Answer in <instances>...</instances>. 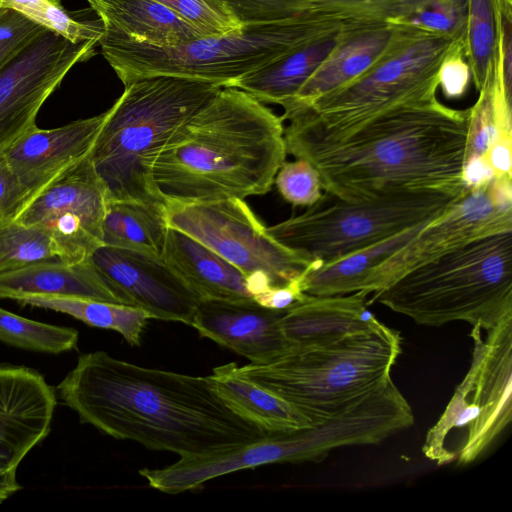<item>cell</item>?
<instances>
[{
	"label": "cell",
	"mask_w": 512,
	"mask_h": 512,
	"mask_svg": "<svg viewBox=\"0 0 512 512\" xmlns=\"http://www.w3.org/2000/svg\"><path fill=\"white\" fill-rule=\"evenodd\" d=\"M378 301L420 325L490 330L512 315V231L476 238L402 275Z\"/></svg>",
	"instance_id": "6"
},
{
	"label": "cell",
	"mask_w": 512,
	"mask_h": 512,
	"mask_svg": "<svg viewBox=\"0 0 512 512\" xmlns=\"http://www.w3.org/2000/svg\"><path fill=\"white\" fill-rule=\"evenodd\" d=\"M235 363L213 369L209 379L224 403L268 434L289 433L311 427L312 421L292 404L240 376Z\"/></svg>",
	"instance_id": "23"
},
{
	"label": "cell",
	"mask_w": 512,
	"mask_h": 512,
	"mask_svg": "<svg viewBox=\"0 0 512 512\" xmlns=\"http://www.w3.org/2000/svg\"><path fill=\"white\" fill-rule=\"evenodd\" d=\"M394 33L395 28L385 22L358 23L342 29L321 64L283 107V121L364 73L383 55Z\"/></svg>",
	"instance_id": "18"
},
{
	"label": "cell",
	"mask_w": 512,
	"mask_h": 512,
	"mask_svg": "<svg viewBox=\"0 0 512 512\" xmlns=\"http://www.w3.org/2000/svg\"><path fill=\"white\" fill-rule=\"evenodd\" d=\"M162 260L200 300H254L238 268L177 229L168 228Z\"/></svg>",
	"instance_id": "21"
},
{
	"label": "cell",
	"mask_w": 512,
	"mask_h": 512,
	"mask_svg": "<svg viewBox=\"0 0 512 512\" xmlns=\"http://www.w3.org/2000/svg\"><path fill=\"white\" fill-rule=\"evenodd\" d=\"M108 115L109 109L58 128L35 127L3 154L30 201L91 154Z\"/></svg>",
	"instance_id": "16"
},
{
	"label": "cell",
	"mask_w": 512,
	"mask_h": 512,
	"mask_svg": "<svg viewBox=\"0 0 512 512\" xmlns=\"http://www.w3.org/2000/svg\"><path fill=\"white\" fill-rule=\"evenodd\" d=\"M6 8V0H0V9Z\"/></svg>",
	"instance_id": "43"
},
{
	"label": "cell",
	"mask_w": 512,
	"mask_h": 512,
	"mask_svg": "<svg viewBox=\"0 0 512 512\" xmlns=\"http://www.w3.org/2000/svg\"><path fill=\"white\" fill-rule=\"evenodd\" d=\"M78 297L127 305L91 258L77 264L58 259L36 262L0 274V299L26 296Z\"/></svg>",
	"instance_id": "20"
},
{
	"label": "cell",
	"mask_w": 512,
	"mask_h": 512,
	"mask_svg": "<svg viewBox=\"0 0 512 512\" xmlns=\"http://www.w3.org/2000/svg\"><path fill=\"white\" fill-rule=\"evenodd\" d=\"M13 9L42 27L80 43L99 41L104 33L101 20H81L67 11L59 0H6Z\"/></svg>",
	"instance_id": "33"
},
{
	"label": "cell",
	"mask_w": 512,
	"mask_h": 512,
	"mask_svg": "<svg viewBox=\"0 0 512 512\" xmlns=\"http://www.w3.org/2000/svg\"><path fill=\"white\" fill-rule=\"evenodd\" d=\"M394 0H304V12L339 14L359 22H383L382 12Z\"/></svg>",
	"instance_id": "39"
},
{
	"label": "cell",
	"mask_w": 512,
	"mask_h": 512,
	"mask_svg": "<svg viewBox=\"0 0 512 512\" xmlns=\"http://www.w3.org/2000/svg\"><path fill=\"white\" fill-rule=\"evenodd\" d=\"M438 79L439 87L446 98L458 99L466 93L471 71L465 56L463 40L453 42L440 64Z\"/></svg>",
	"instance_id": "38"
},
{
	"label": "cell",
	"mask_w": 512,
	"mask_h": 512,
	"mask_svg": "<svg viewBox=\"0 0 512 512\" xmlns=\"http://www.w3.org/2000/svg\"><path fill=\"white\" fill-rule=\"evenodd\" d=\"M401 336L386 325L333 342L292 345L273 360L236 372L321 423L385 387L401 354Z\"/></svg>",
	"instance_id": "7"
},
{
	"label": "cell",
	"mask_w": 512,
	"mask_h": 512,
	"mask_svg": "<svg viewBox=\"0 0 512 512\" xmlns=\"http://www.w3.org/2000/svg\"><path fill=\"white\" fill-rule=\"evenodd\" d=\"M242 24L270 23L304 13V0H223Z\"/></svg>",
	"instance_id": "36"
},
{
	"label": "cell",
	"mask_w": 512,
	"mask_h": 512,
	"mask_svg": "<svg viewBox=\"0 0 512 512\" xmlns=\"http://www.w3.org/2000/svg\"><path fill=\"white\" fill-rule=\"evenodd\" d=\"M44 29L13 9H0V69Z\"/></svg>",
	"instance_id": "37"
},
{
	"label": "cell",
	"mask_w": 512,
	"mask_h": 512,
	"mask_svg": "<svg viewBox=\"0 0 512 512\" xmlns=\"http://www.w3.org/2000/svg\"><path fill=\"white\" fill-rule=\"evenodd\" d=\"M97 42L75 43L44 29L0 69V155L36 126L48 97Z\"/></svg>",
	"instance_id": "13"
},
{
	"label": "cell",
	"mask_w": 512,
	"mask_h": 512,
	"mask_svg": "<svg viewBox=\"0 0 512 512\" xmlns=\"http://www.w3.org/2000/svg\"><path fill=\"white\" fill-rule=\"evenodd\" d=\"M498 40L496 0H468L464 52L471 80L480 90L493 64Z\"/></svg>",
	"instance_id": "30"
},
{
	"label": "cell",
	"mask_w": 512,
	"mask_h": 512,
	"mask_svg": "<svg viewBox=\"0 0 512 512\" xmlns=\"http://www.w3.org/2000/svg\"><path fill=\"white\" fill-rule=\"evenodd\" d=\"M367 291L344 295L310 296L285 309L280 328L292 345L338 341L382 329L368 309Z\"/></svg>",
	"instance_id": "19"
},
{
	"label": "cell",
	"mask_w": 512,
	"mask_h": 512,
	"mask_svg": "<svg viewBox=\"0 0 512 512\" xmlns=\"http://www.w3.org/2000/svg\"><path fill=\"white\" fill-rule=\"evenodd\" d=\"M274 183L282 198L296 207H309L320 200L324 193L317 170L304 158L285 161Z\"/></svg>",
	"instance_id": "35"
},
{
	"label": "cell",
	"mask_w": 512,
	"mask_h": 512,
	"mask_svg": "<svg viewBox=\"0 0 512 512\" xmlns=\"http://www.w3.org/2000/svg\"><path fill=\"white\" fill-rule=\"evenodd\" d=\"M21 306L49 309L85 324L114 330L132 346H139L150 315L143 309L105 301L61 296H26L15 300Z\"/></svg>",
	"instance_id": "28"
},
{
	"label": "cell",
	"mask_w": 512,
	"mask_h": 512,
	"mask_svg": "<svg viewBox=\"0 0 512 512\" xmlns=\"http://www.w3.org/2000/svg\"><path fill=\"white\" fill-rule=\"evenodd\" d=\"M168 227L201 242L247 278L253 299L296 281L313 264L275 240L244 199L166 200Z\"/></svg>",
	"instance_id": "10"
},
{
	"label": "cell",
	"mask_w": 512,
	"mask_h": 512,
	"mask_svg": "<svg viewBox=\"0 0 512 512\" xmlns=\"http://www.w3.org/2000/svg\"><path fill=\"white\" fill-rule=\"evenodd\" d=\"M284 311L266 308L255 300H201L191 326L202 337L251 363L263 364L290 347L279 325Z\"/></svg>",
	"instance_id": "17"
},
{
	"label": "cell",
	"mask_w": 512,
	"mask_h": 512,
	"mask_svg": "<svg viewBox=\"0 0 512 512\" xmlns=\"http://www.w3.org/2000/svg\"><path fill=\"white\" fill-rule=\"evenodd\" d=\"M472 362L445 411L429 429L426 439L435 448L445 446L448 434L466 427L457 463L467 465L479 458L512 418V315L481 337L473 327Z\"/></svg>",
	"instance_id": "11"
},
{
	"label": "cell",
	"mask_w": 512,
	"mask_h": 512,
	"mask_svg": "<svg viewBox=\"0 0 512 512\" xmlns=\"http://www.w3.org/2000/svg\"><path fill=\"white\" fill-rule=\"evenodd\" d=\"M56 395L38 371L0 364V504L22 489L18 466L49 434Z\"/></svg>",
	"instance_id": "14"
},
{
	"label": "cell",
	"mask_w": 512,
	"mask_h": 512,
	"mask_svg": "<svg viewBox=\"0 0 512 512\" xmlns=\"http://www.w3.org/2000/svg\"><path fill=\"white\" fill-rule=\"evenodd\" d=\"M468 0H394L383 11L390 26L463 40Z\"/></svg>",
	"instance_id": "29"
},
{
	"label": "cell",
	"mask_w": 512,
	"mask_h": 512,
	"mask_svg": "<svg viewBox=\"0 0 512 512\" xmlns=\"http://www.w3.org/2000/svg\"><path fill=\"white\" fill-rule=\"evenodd\" d=\"M283 122L247 92L221 87L159 151L158 192L180 202L266 194L286 161Z\"/></svg>",
	"instance_id": "3"
},
{
	"label": "cell",
	"mask_w": 512,
	"mask_h": 512,
	"mask_svg": "<svg viewBox=\"0 0 512 512\" xmlns=\"http://www.w3.org/2000/svg\"><path fill=\"white\" fill-rule=\"evenodd\" d=\"M91 260L127 305L143 309L151 319L191 326L201 300L161 258L102 245Z\"/></svg>",
	"instance_id": "15"
},
{
	"label": "cell",
	"mask_w": 512,
	"mask_h": 512,
	"mask_svg": "<svg viewBox=\"0 0 512 512\" xmlns=\"http://www.w3.org/2000/svg\"><path fill=\"white\" fill-rule=\"evenodd\" d=\"M512 231V180L492 178L471 188L380 264L365 291L374 294L405 273L486 235Z\"/></svg>",
	"instance_id": "12"
},
{
	"label": "cell",
	"mask_w": 512,
	"mask_h": 512,
	"mask_svg": "<svg viewBox=\"0 0 512 512\" xmlns=\"http://www.w3.org/2000/svg\"><path fill=\"white\" fill-rule=\"evenodd\" d=\"M299 278L286 286L271 287L256 296L254 300L266 308L285 310L303 300L307 295L301 290Z\"/></svg>",
	"instance_id": "41"
},
{
	"label": "cell",
	"mask_w": 512,
	"mask_h": 512,
	"mask_svg": "<svg viewBox=\"0 0 512 512\" xmlns=\"http://www.w3.org/2000/svg\"><path fill=\"white\" fill-rule=\"evenodd\" d=\"M90 155L48 185L13 220L34 226L59 212L79 211L103 221L108 196Z\"/></svg>",
	"instance_id": "24"
},
{
	"label": "cell",
	"mask_w": 512,
	"mask_h": 512,
	"mask_svg": "<svg viewBox=\"0 0 512 512\" xmlns=\"http://www.w3.org/2000/svg\"><path fill=\"white\" fill-rule=\"evenodd\" d=\"M105 35L159 46L177 45L203 35L156 0H88Z\"/></svg>",
	"instance_id": "22"
},
{
	"label": "cell",
	"mask_w": 512,
	"mask_h": 512,
	"mask_svg": "<svg viewBox=\"0 0 512 512\" xmlns=\"http://www.w3.org/2000/svg\"><path fill=\"white\" fill-rule=\"evenodd\" d=\"M203 36L222 35L243 27L223 0H156Z\"/></svg>",
	"instance_id": "34"
},
{
	"label": "cell",
	"mask_w": 512,
	"mask_h": 512,
	"mask_svg": "<svg viewBox=\"0 0 512 512\" xmlns=\"http://www.w3.org/2000/svg\"><path fill=\"white\" fill-rule=\"evenodd\" d=\"M29 201L30 194L27 188L5 156L0 155V222L13 220Z\"/></svg>",
	"instance_id": "40"
},
{
	"label": "cell",
	"mask_w": 512,
	"mask_h": 512,
	"mask_svg": "<svg viewBox=\"0 0 512 512\" xmlns=\"http://www.w3.org/2000/svg\"><path fill=\"white\" fill-rule=\"evenodd\" d=\"M109 108L91 152L108 200L165 204L152 169L176 129L206 104L220 86L159 75L136 79Z\"/></svg>",
	"instance_id": "5"
},
{
	"label": "cell",
	"mask_w": 512,
	"mask_h": 512,
	"mask_svg": "<svg viewBox=\"0 0 512 512\" xmlns=\"http://www.w3.org/2000/svg\"><path fill=\"white\" fill-rule=\"evenodd\" d=\"M512 134L502 133L486 155L485 161L498 179L512 180L511 147Z\"/></svg>",
	"instance_id": "42"
},
{
	"label": "cell",
	"mask_w": 512,
	"mask_h": 512,
	"mask_svg": "<svg viewBox=\"0 0 512 512\" xmlns=\"http://www.w3.org/2000/svg\"><path fill=\"white\" fill-rule=\"evenodd\" d=\"M394 28L390 45L369 69L288 117L289 125L337 139L390 109L437 97L439 67L456 40Z\"/></svg>",
	"instance_id": "8"
},
{
	"label": "cell",
	"mask_w": 512,
	"mask_h": 512,
	"mask_svg": "<svg viewBox=\"0 0 512 512\" xmlns=\"http://www.w3.org/2000/svg\"><path fill=\"white\" fill-rule=\"evenodd\" d=\"M78 336L76 329L34 321L0 308V341L8 345L59 354L76 349Z\"/></svg>",
	"instance_id": "31"
},
{
	"label": "cell",
	"mask_w": 512,
	"mask_h": 512,
	"mask_svg": "<svg viewBox=\"0 0 512 512\" xmlns=\"http://www.w3.org/2000/svg\"><path fill=\"white\" fill-rule=\"evenodd\" d=\"M465 194L404 190L347 200L324 192L304 212L267 227V232L318 266L432 221Z\"/></svg>",
	"instance_id": "9"
},
{
	"label": "cell",
	"mask_w": 512,
	"mask_h": 512,
	"mask_svg": "<svg viewBox=\"0 0 512 512\" xmlns=\"http://www.w3.org/2000/svg\"><path fill=\"white\" fill-rule=\"evenodd\" d=\"M51 259L56 256L45 227L14 220L0 222V274Z\"/></svg>",
	"instance_id": "32"
},
{
	"label": "cell",
	"mask_w": 512,
	"mask_h": 512,
	"mask_svg": "<svg viewBox=\"0 0 512 512\" xmlns=\"http://www.w3.org/2000/svg\"><path fill=\"white\" fill-rule=\"evenodd\" d=\"M56 394L82 423L180 458L221 453L268 434L231 410L208 376L142 367L105 351L80 355Z\"/></svg>",
	"instance_id": "1"
},
{
	"label": "cell",
	"mask_w": 512,
	"mask_h": 512,
	"mask_svg": "<svg viewBox=\"0 0 512 512\" xmlns=\"http://www.w3.org/2000/svg\"><path fill=\"white\" fill-rule=\"evenodd\" d=\"M429 222L431 221L423 222L331 263L310 266L299 278L301 290L310 296H334L365 291L374 270Z\"/></svg>",
	"instance_id": "25"
},
{
	"label": "cell",
	"mask_w": 512,
	"mask_h": 512,
	"mask_svg": "<svg viewBox=\"0 0 512 512\" xmlns=\"http://www.w3.org/2000/svg\"><path fill=\"white\" fill-rule=\"evenodd\" d=\"M354 24L328 13L304 12L277 22L244 24L233 32L177 45H152L105 34L99 45L124 85L168 75L228 87L298 47Z\"/></svg>",
	"instance_id": "4"
},
{
	"label": "cell",
	"mask_w": 512,
	"mask_h": 512,
	"mask_svg": "<svg viewBox=\"0 0 512 512\" xmlns=\"http://www.w3.org/2000/svg\"><path fill=\"white\" fill-rule=\"evenodd\" d=\"M338 33L308 42L238 80L239 88L264 104L287 105L334 46Z\"/></svg>",
	"instance_id": "26"
},
{
	"label": "cell",
	"mask_w": 512,
	"mask_h": 512,
	"mask_svg": "<svg viewBox=\"0 0 512 512\" xmlns=\"http://www.w3.org/2000/svg\"><path fill=\"white\" fill-rule=\"evenodd\" d=\"M168 228L165 204L108 200L102 243L162 259Z\"/></svg>",
	"instance_id": "27"
},
{
	"label": "cell",
	"mask_w": 512,
	"mask_h": 512,
	"mask_svg": "<svg viewBox=\"0 0 512 512\" xmlns=\"http://www.w3.org/2000/svg\"><path fill=\"white\" fill-rule=\"evenodd\" d=\"M470 108L437 97L395 107L337 139L284 127L287 154L308 160L325 193L360 199L394 191L463 195Z\"/></svg>",
	"instance_id": "2"
}]
</instances>
